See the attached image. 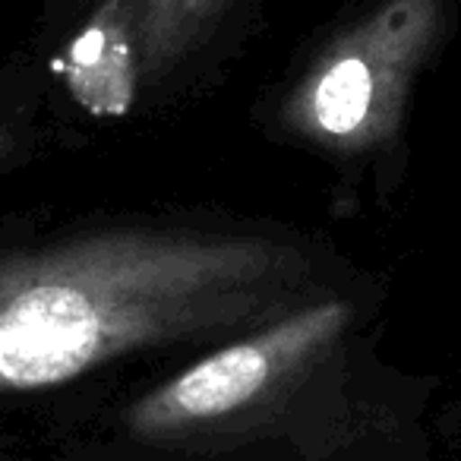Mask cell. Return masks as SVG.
<instances>
[{
	"label": "cell",
	"instance_id": "7",
	"mask_svg": "<svg viewBox=\"0 0 461 461\" xmlns=\"http://www.w3.org/2000/svg\"><path fill=\"white\" fill-rule=\"evenodd\" d=\"M7 149H10V133L4 127H0V158L7 155Z\"/></svg>",
	"mask_w": 461,
	"mask_h": 461
},
{
	"label": "cell",
	"instance_id": "4",
	"mask_svg": "<svg viewBox=\"0 0 461 461\" xmlns=\"http://www.w3.org/2000/svg\"><path fill=\"white\" fill-rule=\"evenodd\" d=\"M149 0H102L67 45L64 83L77 104L95 117H123L146 83Z\"/></svg>",
	"mask_w": 461,
	"mask_h": 461
},
{
	"label": "cell",
	"instance_id": "5",
	"mask_svg": "<svg viewBox=\"0 0 461 461\" xmlns=\"http://www.w3.org/2000/svg\"><path fill=\"white\" fill-rule=\"evenodd\" d=\"M180 0H149L146 16V39H142V54H146V79H161L174 70L171 48L174 29H177Z\"/></svg>",
	"mask_w": 461,
	"mask_h": 461
},
{
	"label": "cell",
	"instance_id": "1",
	"mask_svg": "<svg viewBox=\"0 0 461 461\" xmlns=\"http://www.w3.org/2000/svg\"><path fill=\"white\" fill-rule=\"evenodd\" d=\"M316 266L269 234L114 228L0 259V395L123 354L244 335L313 301Z\"/></svg>",
	"mask_w": 461,
	"mask_h": 461
},
{
	"label": "cell",
	"instance_id": "6",
	"mask_svg": "<svg viewBox=\"0 0 461 461\" xmlns=\"http://www.w3.org/2000/svg\"><path fill=\"white\" fill-rule=\"evenodd\" d=\"M228 4L230 0H180V16H177L174 48H171L174 67L184 58H190V54L203 45L205 35L212 32V26L218 23V16L224 14Z\"/></svg>",
	"mask_w": 461,
	"mask_h": 461
},
{
	"label": "cell",
	"instance_id": "2",
	"mask_svg": "<svg viewBox=\"0 0 461 461\" xmlns=\"http://www.w3.org/2000/svg\"><path fill=\"white\" fill-rule=\"evenodd\" d=\"M446 29V0H379L341 29L288 89L278 121L294 140L354 158L395 140L411 92Z\"/></svg>",
	"mask_w": 461,
	"mask_h": 461
},
{
	"label": "cell",
	"instance_id": "3",
	"mask_svg": "<svg viewBox=\"0 0 461 461\" xmlns=\"http://www.w3.org/2000/svg\"><path fill=\"white\" fill-rule=\"evenodd\" d=\"M348 329L351 303L313 297L146 392L127 411L130 433L167 442L253 414L322 364Z\"/></svg>",
	"mask_w": 461,
	"mask_h": 461
}]
</instances>
